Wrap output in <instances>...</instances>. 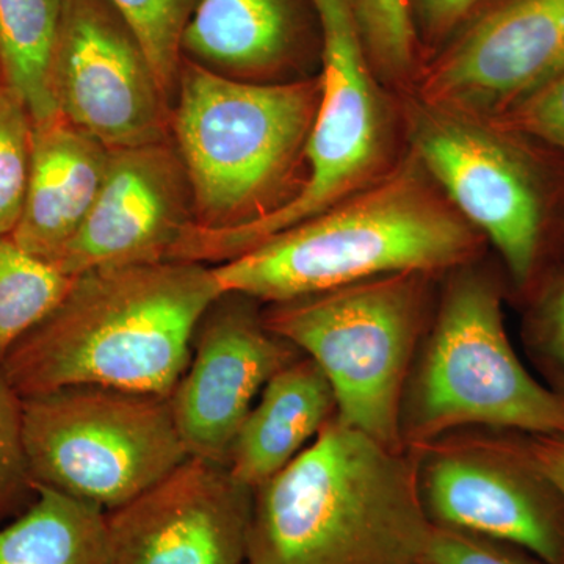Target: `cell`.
<instances>
[{"label":"cell","mask_w":564,"mask_h":564,"mask_svg":"<svg viewBox=\"0 0 564 564\" xmlns=\"http://www.w3.org/2000/svg\"><path fill=\"white\" fill-rule=\"evenodd\" d=\"M221 295L206 263L104 267L74 276L58 306L2 362L21 399L69 386H104L170 399L193 337Z\"/></svg>","instance_id":"obj_1"},{"label":"cell","mask_w":564,"mask_h":564,"mask_svg":"<svg viewBox=\"0 0 564 564\" xmlns=\"http://www.w3.org/2000/svg\"><path fill=\"white\" fill-rule=\"evenodd\" d=\"M432 524L413 455L326 423L252 491L248 564H421Z\"/></svg>","instance_id":"obj_2"},{"label":"cell","mask_w":564,"mask_h":564,"mask_svg":"<svg viewBox=\"0 0 564 564\" xmlns=\"http://www.w3.org/2000/svg\"><path fill=\"white\" fill-rule=\"evenodd\" d=\"M481 247L413 152L351 198L212 269L221 293L274 304L383 274L451 273Z\"/></svg>","instance_id":"obj_3"},{"label":"cell","mask_w":564,"mask_h":564,"mask_svg":"<svg viewBox=\"0 0 564 564\" xmlns=\"http://www.w3.org/2000/svg\"><path fill=\"white\" fill-rule=\"evenodd\" d=\"M321 90L318 74L254 84L182 58L170 135L191 181L196 226L237 228L291 202Z\"/></svg>","instance_id":"obj_4"},{"label":"cell","mask_w":564,"mask_h":564,"mask_svg":"<svg viewBox=\"0 0 564 564\" xmlns=\"http://www.w3.org/2000/svg\"><path fill=\"white\" fill-rule=\"evenodd\" d=\"M473 263L451 272L415 352L400 408L404 448L464 429L564 437V403L527 370L499 281Z\"/></svg>","instance_id":"obj_5"},{"label":"cell","mask_w":564,"mask_h":564,"mask_svg":"<svg viewBox=\"0 0 564 564\" xmlns=\"http://www.w3.org/2000/svg\"><path fill=\"white\" fill-rule=\"evenodd\" d=\"M433 276L383 274L262 310L265 325L328 377L337 419L393 451H406L400 408L432 321Z\"/></svg>","instance_id":"obj_6"},{"label":"cell","mask_w":564,"mask_h":564,"mask_svg":"<svg viewBox=\"0 0 564 564\" xmlns=\"http://www.w3.org/2000/svg\"><path fill=\"white\" fill-rule=\"evenodd\" d=\"M321 21V101L304 151L302 188L280 209L237 228L192 225L172 261L223 263L332 209L380 180L389 121L351 0H314Z\"/></svg>","instance_id":"obj_7"},{"label":"cell","mask_w":564,"mask_h":564,"mask_svg":"<svg viewBox=\"0 0 564 564\" xmlns=\"http://www.w3.org/2000/svg\"><path fill=\"white\" fill-rule=\"evenodd\" d=\"M33 485L111 511L191 458L170 399L104 386H69L22 399Z\"/></svg>","instance_id":"obj_8"},{"label":"cell","mask_w":564,"mask_h":564,"mask_svg":"<svg viewBox=\"0 0 564 564\" xmlns=\"http://www.w3.org/2000/svg\"><path fill=\"white\" fill-rule=\"evenodd\" d=\"M406 451L430 524L564 564V497L534 462L525 433L456 430Z\"/></svg>","instance_id":"obj_9"},{"label":"cell","mask_w":564,"mask_h":564,"mask_svg":"<svg viewBox=\"0 0 564 564\" xmlns=\"http://www.w3.org/2000/svg\"><path fill=\"white\" fill-rule=\"evenodd\" d=\"M414 154L459 215L494 245L518 292L545 272L547 192L513 133L423 109Z\"/></svg>","instance_id":"obj_10"},{"label":"cell","mask_w":564,"mask_h":564,"mask_svg":"<svg viewBox=\"0 0 564 564\" xmlns=\"http://www.w3.org/2000/svg\"><path fill=\"white\" fill-rule=\"evenodd\" d=\"M58 115L110 150L170 139L172 102L107 0H63L50 65Z\"/></svg>","instance_id":"obj_11"},{"label":"cell","mask_w":564,"mask_h":564,"mask_svg":"<svg viewBox=\"0 0 564 564\" xmlns=\"http://www.w3.org/2000/svg\"><path fill=\"white\" fill-rule=\"evenodd\" d=\"M564 69V0H486L421 76L426 109L491 122Z\"/></svg>","instance_id":"obj_12"},{"label":"cell","mask_w":564,"mask_h":564,"mask_svg":"<svg viewBox=\"0 0 564 564\" xmlns=\"http://www.w3.org/2000/svg\"><path fill=\"white\" fill-rule=\"evenodd\" d=\"M258 304L221 293L196 328L191 361L170 395L191 458L226 466L263 386L303 355L265 325Z\"/></svg>","instance_id":"obj_13"},{"label":"cell","mask_w":564,"mask_h":564,"mask_svg":"<svg viewBox=\"0 0 564 564\" xmlns=\"http://www.w3.org/2000/svg\"><path fill=\"white\" fill-rule=\"evenodd\" d=\"M251 510L225 464L188 458L107 511V564H247Z\"/></svg>","instance_id":"obj_14"},{"label":"cell","mask_w":564,"mask_h":564,"mask_svg":"<svg viewBox=\"0 0 564 564\" xmlns=\"http://www.w3.org/2000/svg\"><path fill=\"white\" fill-rule=\"evenodd\" d=\"M192 225L191 181L172 137L117 148L95 206L54 267L74 278L104 267L170 261Z\"/></svg>","instance_id":"obj_15"},{"label":"cell","mask_w":564,"mask_h":564,"mask_svg":"<svg viewBox=\"0 0 564 564\" xmlns=\"http://www.w3.org/2000/svg\"><path fill=\"white\" fill-rule=\"evenodd\" d=\"M182 58L229 79L289 82L321 62L314 0H199L182 36Z\"/></svg>","instance_id":"obj_16"},{"label":"cell","mask_w":564,"mask_h":564,"mask_svg":"<svg viewBox=\"0 0 564 564\" xmlns=\"http://www.w3.org/2000/svg\"><path fill=\"white\" fill-rule=\"evenodd\" d=\"M109 158L110 148L62 115L33 122L28 192L11 240L54 265L95 206Z\"/></svg>","instance_id":"obj_17"},{"label":"cell","mask_w":564,"mask_h":564,"mask_svg":"<svg viewBox=\"0 0 564 564\" xmlns=\"http://www.w3.org/2000/svg\"><path fill=\"white\" fill-rule=\"evenodd\" d=\"M336 414L328 377L300 356L263 386L229 452V474L254 491L302 454Z\"/></svg>","instance_id":"obj_18"},{"label":"cell","mask_w":564,"mask_h":564,"mask_svg":"<svg viewBox=\"0 0 564 564\" xmlns=\"http://www.w3.org/2000/svg\"><path fill=\"white\" fill-rule=\"evenodd\" d=\"M0 564H107V511L35 485L31 505L0 527Z\"/></svg>","instance_id":"obj_19"},{"label":"cell","mask_w":564,"mask_h":564,"mask_svg":"<svg viewBox=\"0 0 564 564\" xmlns=\"http://www.w3.org/2000/svg\"><path fill=\"white\" fill-rule=\"evenodd\" d=\"M63 0H0V84L28 106L33 122L58 117L50 65Z\"/></svg>","instance_id":"obj_20"},{"label":"cell","mask_w":564,"mask_h":564,"mask_svg":"<svg viewBox=\"0 0 564 564\" xmlns=\"http://www.w3.org/2000/svg\"><path fill=\"white\" fill-rule=\"evenodd\" d=\"M73 280L21 250L10 236H0V366L65 299Z\"/></svg>","instance_id":"obj_21"},{"label":"cell","mask_w":564,"mask_h":564,"mask_svg":"<svg viewBox=\"0 0 564 564\" xmlns=\"http://www.w3.org/2000/svg\"><path fill=\"white\" fill-rule=\"evenodd\" d=\"M135 33L169 101L182 65V36L199 0H107Z\"/></svg>","instance_id":"obj_22"},{"label":"cell","mask_w":564,"mask_h":564,"mask_svg":"<svg viewBox=\"0 0 564 564\" xmlns=\"http://www.w3.org/2000/svg\"><path fill=\"white\" fill-rule=\"evenodd\" d=\"M367 57L375 74L389 80L411 76L421 41L410 0H351Z\"/></svg>","instance_id":"obj_23"},{"label":"cell","mask_w":564,"mask_h":564,"mask_svg":"<svg viewBox=\"0 0 564 564\" xmlns=\"http://www.w3.org/2000/svg\"><path fill=\"white\" fill-rule=\"evenodd\" d=\"M527 296L532 302L524 325L527 355L545 388L564 403V267L541 274Z\"/></svg>","instance_id":"obj_24"},{"label":"cell","mask_w":564,"mask_h":564,"mask_svg":"<svg viewBox=\"0 0 564 564\" xmlns=\"http://www.w3.org/2000/svg\"><path fill=\"white\" fill-rule=\"evenodd\" d=\"M33 120L24 101L0 84V236L21 217L31 173Z\"/></svg>","instance_id":"obj_25"},{"label":"cell","mask_w":564,"mask_h":564,"mask_svg":"<svg viewBox=\"0 0 564 564\" xmlns=\"http://www.w3.org/2000/svg\"><path fill=\"white\" fill-rule=\"evenodd\" d=\"M35 497L22 436V399L0 367V524L17 518Z\"/></svg>","instance_id":"obj_26"},{"label":"cell","mask_w":564,"mask_h":564,"mask_svg":"<svg viewBox=\"0 0 564 564\" xmlns=\"http://www.w3.org/2000/svg\"><path fill=\"white\" fill-rule=\"evenodd\" d=\"M486 124L538 141L564 155V69L527 101Z\"/></svg>","instance_id":"obj_27"},{"label":"cell","mask_w":564,"mask_h":564,"mask_svg":"<svg viewBox=\"0 0 564 564\" xmlns=\"http://www.w3.org/2000/svg\"><path fill=\"white\" fill-rule=\"evenodd\" d=\"M421 564H547L507 541L432 525Z\"/></svg>","instance_id":"obj_28"},{"label":"cell","mask_w":564,"mask_h":564,"mask_svg":"<svg viewBox=\"0 0 564 564\" xmlns=\"http://www.w3.org/2000/svg\"><path fill=\"white\" fill-rule=\"evenodd\" d=\"M421 43L441 47L486 0H410Z\"/></svg>","instance_id":"obj_29"},{"label":"cell","mask_w":564,"mask_h":564,"mask_svg":"<svg viewBox=\"0 0 564 564\" xmlns=\"http://www.w3.org/2000/svg\"><path fill=\"white\" fill-rule=\"evenodd\" d=\"M534 462L564 497V437L525 434Z\"/></svg>","instance_id":"obj_30"},{"label":"cell","mask_w":564,"mask_h":564,"mask_svg":"<svg viewBox=\"0 0 564 564\" xmlns=\"http://www.w3.org/2000/svg\"><path fill=\"white\" fill-rule=\"evenodd\" d=\"M248 564V563H247Z\"/></svg>","instance_id":"obj_31"}]
</instances>
